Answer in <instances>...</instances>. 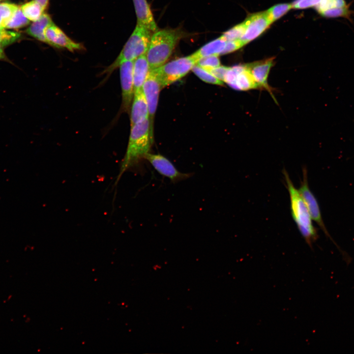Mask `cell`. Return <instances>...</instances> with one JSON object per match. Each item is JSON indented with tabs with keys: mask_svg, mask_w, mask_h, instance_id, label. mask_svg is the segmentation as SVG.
<instances>
[{
	"mask_svg": "<svg viewBox=\"0 0 354 354\" xmlns=\"http://www.w3.org/2000/svg\"><path fill=\"white\" fill-rule=\"evenodd\" d=\"M283 174L289 194L292 216L299 233L312 248V243L318 238L317 231L303 199L285 169H283Z\"/></svg>",
	"mask_w": 354,
	"mask_h": 354,
	"instance_id": "obj_2",
	"label": "cell"
},
{
	"mask_svg": "<svg viewBox=\"0 0 354 354\" xmlns=\"http://www.w3.org/2000/svg\"><path fill=\"white\" fill-rule=\"evenodd\" d=\"M192 70L200 79L207 83L219 86H223L224 85L223 82L219 80L209 71L197 64H195L193 67Z\"/></svg>",
	"mask_w": 354,
	"mask_h": 354,
	"instance_id": "obj_22",
	"label": "cell"
},
{
	"mask_svg": "<svg viewBox=\"0 0 354 354\" xmlns=\"http://www.w3.org/2000/svg\"><path fill=\"white\" fill-rule=\"evenodd\" d=\"M226 41L221 37L205 44L192 55L197 61L203 57L210 55H221Z\"/></svg>",
	"mask_w": 354,
	"mask_h": 354,
	"instance_id": "obj_19",
	"label": "cell"
},
{
	"mask_svg": "<svg viewBox=\"0 0 354 354\" xmlns=\"http://www.w3.org/2000/svg\"><path fill=\"white\" fill-rule=\"evenodd\" d=\"M273 63V59L270 58L247 64L258 87L266 88L269 91L270 89L268 85L267 78Z\"/></svg>",
	"mask_w": 354,
	"mask_h": 354,
	"instance_id": "obj_14",
	"label": "cell"
},
{
	"mask_svg": "<svg viewBox=\"0 0 354 354\" xmlns=\"http://www.w3.org/2000/svg\"><path fill=\"white\" fill-rule=\"evenodd\" d=\"M19 6L13 3H0V29L5 28Z\"/></svg>",
	"mask_w": 354,
	"mask_h": 354,
	"instance_id": "obj_21",
	"label": "cell"
},
{
	"mask_svg": "<svg viewBox=\"0 0 354 354\" xmlns=\"http://www.w3.org/2000/svg\"><path fill=\"white\" fill-rule=\"evenodd\" d=\"M245 31L240 39L245 45L261 34L271 24L266 11L254 14L244 22Z\"/></svg>",
	"mask_w": 354,
	"mask_h": 354,
	"instance_id": "obj_12",
	"label": "cell"
},
{
	"mask_svg": "<svg viewBox=\"0 0 354 354\" xmlns=\"http://www.w3.org/2000/svg\"><path fill=\"white\" fill-rule=\"evenodd\" d=\"M150 70L146 54L140 56L134 60L133 77L134 90L142 88Z\"/></svg>",
	"mask_w": 354,
	"mask_h": 354,
	"instance_id": "obj_17",
	"label": "cell"
},
{
	"mask_svg": "<svg viewBox=\"0 0 354 354\" xmlns=\"http://www.w3.org/2000/svg\"><path fill=\"white\" fill-rule=\"evenodd\" d=\"M224 82L238 90H248L259 88L247 64L229 67Z\"/></svg>",
	"mask_w": 354,
	"mask_h": 354,
	"instance_id": "obj_7",
	"label": "cell"
},
{
	"mask_svg": "<svg viewBox=\"0 0 354 354\" xmlns=\"http://www.w3.org/2000/svg\"><path fill=\"white\" fill-rule=\"evenodd\" d=\"M321 0H295L292 4L293 8L304 9L317 5Z\"/></svg>",
	"mask_w": 354,
	"mask_h": 354,
	"instance_id": "obj_29",
	"label": "cell"
},
{
	"mask_svg": "<svg viewBox=\"0 0 354 354\" xmlns=\"http://www.w3.org/2000/svg\"><path fill=\"white\" fill-rule=\"evenodd\" d=\"M302 180L301 181L298 191L307 206L312 220L317 223L323 231L324 234L330 238L331 240L335 243V245L337 247H339L331 238L324 225L322 218L319 205L316 197L309 188L308 181L307 170L305 168L302 169Z\"/></svg>",
	"mask_w": 354,
	"mask_h": 354,
	"instance_id": "obj_6",
	"label": "cell"
},
{
	"mask_svg": "<svg viewBox=\"0 0 354 354\" xmlns=\"http://www.w3.org/2000/svg\"></svg>",
	"mask_w": 354,
	"mask_h": 354,
	"instance_id": "obj_33",
	"label": "cell"
},
{
	"mask_svg": "<svg viewBox=\"0 0 354 354\" xmlns=\"http://www.w3.org/2000/svg\"><path fill=\"white\" fill-rule=\"evenodd\" d=\"M149 118L148 103L142 88L134 90L131 106L130 126L141 122Z\"/></svg>",
	"mask_w": 354,
	"mask_h": 354,
	"instance_id": "obj_13",
	"label": "cell"
},
{
	"mask_svg": "<svg viewBox=\"0 0 354 354\" xmlns=\"http://www.w3.org/2000/svg\"><path fill=\"white\" fill-rule=\"evenodd\" d=\"M30 23L23 14L21 7L18 8L5 28L16 29L27 26Z\"/></svg>",
	"mask_w": 354,
	"mask_h": 354,
	"instance_id": "obj_24",
	"label": "cell"
},
{
	"mask_svg": "<svg viewBox=\"0 0 354 354\" xmlns=\"http://www.w3.org/2000/svg\"><path fill=\"white\" fill-rule=\"evenodd\" d=\"M197 62L191 55L172 60L153 70L163 88L184 77Z\"/></svg>",
	"mask_w": 354,
	"mask_h": 354,
	"instance_id": "obj_5",
	"label": "cell"
},
{
	"mask_svg": "<svg viewBox=\"0 0 354 354\" xmlns=\"http://www.w3.org/2000/svg\"><path fill=\"white\" fill-rule=\"evenodd\" d=\"M133 61H125L119 67L122 94L121 111L127 113L131 107L134 93Z\"/></svg>",
	"mask_w": 354,
	"mask_h": 354,
	"instance_id": "obj_9",
	"label": "cell"
},
{
	"mask_svg": "<svg viewBox=\"0 0 354 354\" xmlns=\"http://www.w3.org/2000/svg\"><path fill=\"white\" fill-rule=\"evenodd\" d=\"M151 37V31L137 24L117 58L101 72V75L105 76V80L122 63L127 61H134L140 56L146 54Z\"/></svg>",
	"mask_w": 354,
	"mask_h": 354,
	"instance_id": "obj_3",
	"label": "cell"
},
{
	"mask_svg": "<svg viewBox=\"0 0 354 354\" xmlns=\"http://www.w3.org/2000/svg\"><path fill=\"white\" fill-rule=\"evenodd\" d=\"M292 8H293V6L291 4L281 3L275 5L269 8L266 13L271 23L282 17Z\"/></svg>",
	"mask_w": 354,
	"mask_h": 354,
	"instance_id": "obj_23",
	"label": "cell"
},
{
	"mask_svg": "<svg viewBox=\"0 0 354 354\" xmlns=\"http://www.w3.org/2000/svg\"><path fill=\"white\" fill-rule=\"evenodd\" d=\"M142 89L148 105V118L153 126L159 92L162 89L158 78L153 70H150L143 85Z\"/></svg>",
	"mask_w": 354,
	"mask_h": 354,
	"instance_id": "obj_11",
	"label": "cell"
},
{
	"mask_svg": "<svg viewBox=\"0 0 354 354\" xmlns=\"http://www.w3.org/2000/svg\"><path fill=\"white\" fill-rule=\"evenodd\" d=\"M198 65L208 70L220 65L218 56L210 55L200 58L197 62Z\"/></svg>",
	"mask_w": 354,
	"mask_h": 354,
	"instance_id": "obj_26",
	"label": "cell"
},
{
	"mask_svg": "<svg viewBox=\"0 0 354 354\" xmlns=\"http://www.w3.org/2000/svg\"><path fill=\"white\" fill-rule=\"evenodd\" d=\"M153 126L149 118L131 127L128 144L119 177L129 168L145 159L153 143Z\"/></svg>",
	"mask_w": 354,
	"mask_h": 354,
	"instance_id": "obj_1",
	"label": "cell"
},
{
	"mask_svg": "<svg viewBox=\"0 0 354 354\" xmlns=\"http://www.w3.org/2000/svg\"><path fill=\"white\" fill-rule=\"evenodd\" d=\"M21 8L25 17L32 22L37 20L44 11L41 6L33 0L23 4Z\"/></svg>",
	"mask_w": 354,
	"mask_h": 354,
	"instance_id": "obj_20",
	"label": "cell"
},
{
	"mask_svg": "<svg viewBox=\"0 0 354 354\" xmlns=\"http://www.w3.org/2000/svg\"><path fill=\"white\" fill-rule=\"evenodd\" d=\"M45 34L46 43L52 47L66 49L71 52L84 49L83 44L71 39L54 23L47 28Z\"/></svg>",
	"mask_w": 354,
	"mask_h": 354,
	"instance_id": "obj_10",
	"label": "cell"
},
{
	"mask_svg": "<svg viewBox=\"0 0 354 354\" xmlns=\"http://www.w3.org/2000/svg\"><path fill=\"white\" fill-rule=\"evenodd\" d=\"M145 159L160 175L168 178L173 182L186 179L192 175L179 172L168 158L162 155L148 153L145 155Z\"/></svg>",
	"mask_w": 354,
	"mask_h": 354,
	"instance_id": "obj_8",
	"label": "cell"
},
{
	"mask_svg": "<svg viewBox=\"0 0 354 354\" xmlns=\"http://www.w3.org/2000/svg\"><path fill=\"white\" fill-rule=\"evenodd\" d=\"M53 22L50 15L43 13L37 20L33 22L26 30V32L36 39L46 43L45 30Z\"/></svg>",
	"mask_w": 354,
	"mask_h": 354,
	"instance_id": "obj_18",
	"label": "cell"
},
{
	"mask_svg": "<svg viewBox=\"0 0 354 354\" xmlns=\"http://www.w3.org/2000/svg\"><path fill=\"white\" fill-rule=\"evenodd\" d=\"M21 35L19 33L0 29V45L5 46L15 42Z\"/></svg>",
	"mask_w": 354,
	"mask_h": 354,
	"instance_id": "obj_27",
	"label": "cell"
},
{
	"mask_svg": "<svg viewBox=\"0 0 354 354\" xmlns=\"http://www.w3.org/2000/svg\"><path fill=\"white\" fill-rule=\"evenodd\" d=\"M315 6L318 12L326 17L346 16L349 13L345 0H321Z\"/></svg>",
	"mask_w": 354,
	"mask_h": 354,
	"instance_id": "obj_15",
	"label": "cell"
},
{
	"mask_svg": "<svg viewBox=\"0 0 354 354\" xmlns=\"http://www.w3.org/2000/svg\"><path fill=\"white\" fill-rule=\"evenodd\" d=\"M229 67L224 66H219L215 68L206 70L209 71L214 77L219 80L224 82L225 75Z\"/></svg>",
	"mask_w": 354,
	"mask_h": 354,
	"instance_id": "obj_30",
	"label": "cell"
},
{
	"mask_svg": "<svg viewBox=\"0 0 354 354\" xmlns=\"http://www.w3.org/2000/svg\"><path fill=\"white\" fill-rule=\"evenodd\" d=\"M181 36V32L175 30L165 29L154 32L146 53L150 70L166 62Z\"/></svg>",
	"mask_w": 354,
	"mask_h": 354,
	"instance_id": "obj_4",
	"label": "cell"
},
{
	"mask_svg": "<svg viewBox=\"0 0 354 354\" xmlns=\"http://www.w3.org/2000/svg\"><path fill=\"white\" fill-rule=\"evenodd\" d=\"M245 30L244 22L238 24L226 31L221 37L226 41L240 39Z\"/></svg>",
	"mask_w": 354,
	"mask_h": 354,
	"instance_id": "obj_25",
	"label": "cell"
},
{
	"mask_svg": "<svg viewBox=\"0 0 354 354\" xmlns=\"http://www.w3.org/2000/svg\"><path fill=\"white\" fill-rule=\"evenodd\" d=\"M137 24L151 31L157 30V27L147 0H133Z\"/></svg>",
	"mask_w": 354,
	"mask_h": 354,
	"instance_id": "obj_16",
	"label": "cell"
},
{
	"mask_svg": "<svg viewBox=\"0 0 354 354\" xmlns=\"http://www.w3.org/2000/svg\"><path fill=\"white\" fill-rule=\"evenodd\" d=\"M0 60H4L9 61L2 48V46L0 45Z\"/></svg>",
	"mask_w": 354,
	"mask_h": 354,
	"instance_id": "obj_32",
	"label": "cell"
},
{
	"mask_svg": "<svg viewBox=\"0 0 354 354\" xmlns=\"http://www.w3.org/2000/svg\"><path fill=\"white\" fill-rule=\"evenodd\" d=\"M244 45V44L240 39L226 41L225 47L221 55L235 51Z\"/></svg>",
	"mask_w": 354,
	"mask_h": 354,
	"instance_id": "obj_28",
	"label": "cell"
},
{
	"mask_svg": "<svg viewBox=\"0 0 354 354\" xmlns=\"http://www.w3.org/2000/svg\"><path fill=\"white\" fill-rule=\"evenodd\" d=\"M36 2H37L38 4H39L41 7L42 8V9L45 10L47 9L48 4H49V0H33Z\"/></svg>",
	"mask_w": 354,
	"mask_h": 354,
	"instance_id": "obj_31",
	"label": "cell"
}]
</instances>
